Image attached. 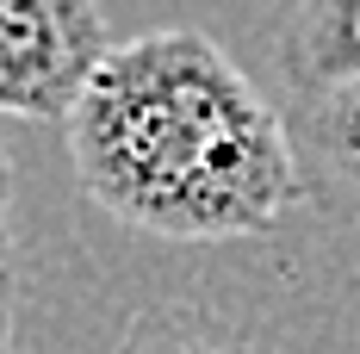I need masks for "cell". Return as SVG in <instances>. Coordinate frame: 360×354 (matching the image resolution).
<instances>
[{
    "instance_id": "6da1fadb",
    "label": "cell",
    "mask_w": 360,
    "mask_h": 354,
    "mask_svg": "<svg viewBox=\"0 0 360 354\" xmlns=\"http://www.w3.org/2000/svg\"><path fill=\"white\" fill-rule=\"evenodd\" d=\"M63 131L81 193L143 236H261L304 199L286 106L186 25L112 44Z\"/></svg>"
},
{
    "instance_id": "7a4b0ae2",
    "label": "cell",
    "mask_w": 360,
    "mask_h": 354,
    "mask_svg": "<svg viewBox=\"0 0 360 354\" xmlns=\"http://www.w3.org/2000/svg\"><path fill=\"white\" fill-rule=\"evenodd\" d=\"M106 50L100 0H0V112L69 125Z\"/></svg>"
},
{
    "instance_id": "3957f363",
    "label": "cell",
    "mask_w": 360,
    "mask_h": 354,
    "mask_svg": "<svg viewBox=\"0 0 360 354\" xmlns=\"http://www.w3.org/2000/svg\"><path fill=\"white\" fill-rule=\"evenodd\" d=\"M286 131L298 149L304 199L329 217L360 224V81L292 87Z\"/></svg>"
},
{
    "instance_id": "277c9868",
    "label": "cell",
    "mask_w": 360,
    "mask_h": 354,
    "mask_svg": "<svg viewBox=\"0 0 360 354\" xmlns=\"http://www.w3.org/2000/svg\"><path fill=\"white\" fill-rule=\"evenodd\" d=\"M280 69L292 87L360 81V0H292L280 25Z\"/></svg>"
},
{
    "instance_id": "5b68a950",
    "label": "cell",
    "mask_w": 360,
    "mask_h": 354,
    "mask_svg": "<svg viewBox=\"0 0 360 354\" xmlns=\"http://www.w3.org/2000/svg\"><path fill=\"white\" fill-rule=\"evenodd\" d=\"M112 354H261V348L243 329H230L217 311L168 298V305H149V311H137L124 323Z\"/></svg>"
},
{
    "instance_id": "8992f818",
    "label": "cell",
    "mask_w": 360,
    "mask_h": 354,
    "mask_svg": "<svg viewBox=\"0 0 360 354\" xmlns=\"http://www.w3.org/2000/svg\"><path fill=\"white\" fill-rule=\"evenodd\" d=\"M19 311V248H13V224H6V206H0V317Z\"/></svg>"
},
{
    "instance_id": "52a82bcc",
    "label": "cell",
    "mask_w": 360,
    "mask_h": 354,
    "mask_svg": "<svg viewBox=\"0 0 360 354\" xmlns=\"http://www.w3.org/2000/svg\"><path fill=\"white\" fill-rule=\"evenodd\" d=\"M6 193H13V168H6V156H0V206H6Z\"/></svg>"
},
{
    "instance_id": "ba28073f",
    "label": "cell",
    "mask_w": 360,
    "mask_h": 354,
    "mask_svg": "<svg viewBox=\"0 0 360 354\" xmlns=\"http://www.w3.org/2000/svg\"><path fill=\"white\" fill-rule=\"evenodd\" d=\"M6 336H13V317H0V354H6Z\"/></svg>"
}]
</instances>
